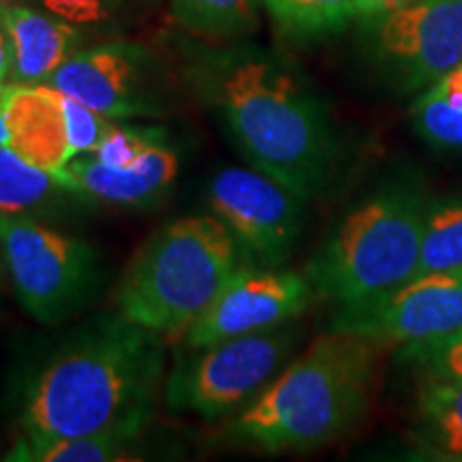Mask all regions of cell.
<instances>
[{
	"label": "cell",
	"mask_w": 462,
	"mask_h": 462,
	"mask_svg": "<svg viewBox=\"0 0 462 462\" xmlns=\"http://www.w3.org/2000/svg\"><path fill=\"white\" fill-rule=\"evenodd\" d=\"M193 79L248 165L304 201L328 189L338 167L337 131L319 97L285 60L234 45L201 56Z\"/></svg>",
	"instance_id": "1"
},
{
	"label": "cell",
	"mask_w": 462,
	"mask_h": 462,
	"mask_svg": "<svg viewBox=\"0 0 462 462\" xmlns=\"http://www.w3.org/2000/svg\"><path fill=\"white\" fill-rule=\"evenodd\" d=\"M165 383L163 337L101 315L48 357L26 390L22 437L120 432L140 439Z\"/></svg>",
	"instance_id": "2"
},
{
	"label": "cell",
	"mask_w": 462,
	"mask_h": 462,
	"mask_svg": "<svg viewBox=\"0 0 462 462\" xmlns=\"http://www.w3.org/2000/svg\"><path fill=\"white\" fill-rule=\"evenodd\" d=\"M381 346L330 330L265 385L229 421L236 446L262 452H306L337 441L371 407Z\"/></svg>",
	"instance_id": "3"
},
{
	"label": "cell",
	"mask_w": 462,
	"mask_h": 462,
	"mask_svg": "<svg viewBox=\"0 0 462 462\" xmlns=\"http://www.w3.org/2000/svg\"><path fill=\"white\" fill-rule=\"evenodd\" d=\"M238 268V240L215 215L176 218L133 255L116 306L159 337H184Z\"/></svg>",
	"instance_id": "4"
},
{
	"label": "cell",
	"mask_w": 462,
	"mask_h": 462,
	"mask_svg": "<svg viewBox=\"0 0 462 462\" xmlns=\"http://www.w3.org/2000/svg\"><path fill=\"white\" fill-rule=\"evenodd\" d=\"M426 210L424 195L407 184L381 189L354 208L306 265L317 300L343 309L418 276Z\"/></svg>",
	"instance_id": "5"
},
{
	"label": "cell",
	"mask_w": 462,
	"mask_h": 462,
	"mask_svg": "<svg viewBox=\"0 0 462 462\" xmlns=\"http://www.w3.org/2000/svg\"><path fill=\"white\" fill-rule=\"evenodd\" d=\"M0 257L22 309L43 326L82 313L101 285L95 248L31 215H0Z\"/></svg>",
	"instance_id": "6"
},
{
	"label": "cell",
	"mask_w": 462,
	"mask_h": 462,
	"mask_svg": "<svg viewBox=\"0 0 462 462\" xmlns=\"http://www.w3.org/2000/svg\"><path fill=\"white\" fill-rule=\"evenodd\" d=\"M296 346V330L282 326L198 346L165 377L167 407L218 420L240 411L279 374Z\"/></svg>",
	"instance_id": "7"
},
{
	"label": "cell",
	"mask_w": 462,
	"mask_h": 462,
	"mask_svg": "<svg viewBox=\"0 0 462 462\" xmlns=\"http://www.w3.org/2000/svg\"><path fill=\"white\" fill-rule=\"evenodd\" d=\"M330 330L404 351L462 334V268L413 276L394 291L337 309Z\"/></svg>",
	"instance_id": "8"
},
{
	"label": "cell",
	"mask_w": 462,
	"mask_h": 462,
	"mask_svg": "<svg viewBox=\"0 0 462 462\" xmlns=\"http://www.w3.org/2000/svg\"><path fill=\"white\" fill-rule=\"evenodd\" d=\"M208 201L242 251L268 268L285 263L302 234L304 199L255 167L217 171L208 184Z\"/></svg>",
	"instance_id": "9"
},
{
	"label": "cell",
	"mask_w": 462,
	"mask_h": 462,
	"mask_svg": "<svg viewBox=\"0 0 462 462\" xmlns=\"http://www.w3.org/2000/svg\"><path fill=\"white\" fill-rule=\"evenodd\" d=\"M373 22L379 60L402 90L424 92L462 65V0H411Z\"/></svg>",
	"instance_id": "10"
},
{
	"label": "cell",
	"mask_w": 462,
	"mask_h": 462,
	"mask_svg": "<svg viewBox=\"0 0 462 462\" xmlns=\"http://www.w3.org/2000/svg\"><path fill=\"white\" fill-rule=\"evenodd\" d=\"M48 86L118 123L163 114V92L154 60L148 50L135 43L78 50L51 75Z\"/></svg>",
	"instance_id": "11"
},
{
	"label": "cell",
	"mask_w": 462,
	"mask_h": 462,
	"mask_svg": "<svg viewBox=\"0 0 462 462\" xmlns=\"http://www.w3.org/2000/svg\"><path fill=\"white\" fill-rule=\"evenodd\" d=\"M114 123L48 84H7L9 148L45 171L90 152Z\"/></svg>",
	"instance_id": "12"
},
{
	"label": "cell",
	"mask_w": 462,
	"mask_h": 462,
	"mask_svg": "<svg viewBox=\"0 0 462 462\" xmlns=\"http://www.w3.org/2000/svg\"><path fill=\"white\" fill-rule=\"evenodd\" d=\"M317 300L304 273L281 268H240L184 334L190 349L296 319Z\"/></svg>",
	"instance_id": "13"
},
{
	"label": "cell",
	"mask_w": 462,
	"mask_h": 462,
	"mask_svg": "<svg viewBox=\"0 0 462 462\" xmlns=\"http://www.w3.org/2000/svg\"><path fill=\"white\" fill-rule=\"evenodd\" d=\"M178 170L180 161L176 150L159 142L126 170H114L84 152L54 176L78 198L116 208H148L170 193Z\"/></svg>",
	"instance_id": "14"
},
{
	"label": "cell",
	"mask_w": 462,
	"mask_h": 462,
	"mask_svg": "<svg viewBox=\"0 0 462 462\" xmlns=\"http://www.w3.org/2000/svg\"><path fill=\"white\" fill-rule=\"evenodd\" d=\"M0 28L14 54V84H48L82 43L78 26L31 5H0Z\"/></svg>",
	"instance_id": "15"
},
{
	"label": "cell",
	"mask_w": 462,
	"mask_h": 462,
	"mask_svg": "<svg viewBox=\"0 0 462 462\" xmlns=\"http://www.w3.org/2000/svg\"><path fill=\"white\" fill-rule=\"evenodd\" d=\"M415 435L432 458L462 462V377L430 373L421 383Z\"/></svg>",
	"instance_id": "16"
},
{
	"label": "cell",
	"mask_w": 462,
	"mask_h": 462,
	"mask_svg": "<svg viewBox=\"0 0 462 462\" xmlns=\"http://www.w3.org/2000/svg\"><path fill=\"white\" fill-rule=\"evenodd\" d=\"M137 439L120 432H97L82 437H20L11 448L7 460L17 462H120L137 460L133 443Z\"/></svg>",
	"instance_id": "17"
},
{
	"label": "cell",
	"mask_w": 462,
	"mask_h": 462,
	"mask_svg": "<svg viewBox=\"0 0 462 462\" xmlns=\"http://www.w3.org/2000/svg\"><path fill=\"white\" fill-rule=\"evenodd\" d=\"M265 0H171V14L189 32L236 42L257 28Z\"/></svg>",
	"instance_id": "18"
},
{
	"label": "cell",
	"mask_w": 462,
	"mask_h": 462,
	"mask_svg": "<svg viewBox=\"0 0 462 462\" xmlns=\"http://www.w3.org/2000/svg\"><path fill=\"white\" fill-rule=\"evenodd\" d=\"M69 190L51 171L28 163L15 150L0 146V215H31Z\"/></svg>",
	"instance_id": "19"
},
{
	"label": "cell",
	"mask_w": 462,
	"mask_h": 462,
	"mask_svg": "<svg viewBox=\"0 0 462 462\" xmlns=\"http://www.w3.org/2000/svg\"><path fill=\"white\" fill-rule=\"evenodd\" d=\"M454 268H462V198L429 204L418 274Z\"/></svg>",
	"instance_id": "20"
},
{
	"label": "cell",
	"mask_w": 462,
	"mask_h": 462,
	"mask_svg": "<svg viewBox=\"0 0 462 462\" xmlns=\"http://www.w3.org/2000/svg\"><path fill=\"white\" fill-rule=\"evenodd\" d=\"M282 31L298 37L337 32L357 17V0H265Z\"/></svg>",
	"instance_id": "21"
},
{
	"label": "cell",
	"mask_w": 462,
	"mask_h": 462,
	"mask_svg": "<svg viewBox=\"0 0 462 462\" xmlns=\"http://www.w3.org/2000/svg\"><path fill=\"white\" fill-rule=\"evenodd\" d=\"M411 120L418 135L430 146L462 150V103L424 90L413 103Z\"/></svg>",
	"instance_id": "22"
},
{
	"label": "cell",
	"mask_w": 462,
	"mask_h": 462,
	"mask_svg": "<svg viewBox=\"0 0 462 462\" xmlns=\"http://www.w3.org/2000/svg\"><path fill=\"white\" fill-rule=\"evenodd\" d=\"M159 142H165V133L159 126H131L116 120L97 146L86 154L114 170H126Z\"/></svg>",
	"instance_id": "23"
},
{
	"label": "cell",
	"mask_w": 462,
	"mask_h": 462,
	"mask_svg": "<svg viewBox=\"0 0 462 462\" xmlns=\"http://www.w3.org/2000/svg\"><path fill=\"white\" fill-rule=\"evenodd\" d=\"M120 3L123 0H42L45 11L78 28L97 26L112 20Z\"/></svg>",
	"instance_id": "24"
},
{
	"label": "cell",
	"mask_w": 462,
	"mask_h": 462,
	"mask_svg": "<svg viewBox=\"0 0 462 462\" xmlns=\"http://www.w3.org/2000/svg\"><path fill=\"white\" fill-rule=\"evenodd\" d=\"M409 354L424 362L432 374L462 377V349L446 345H432L420 346V349H409Z\"/></svg>",
	"instance_id": "25"
},
{
	"label": "cell",
	"mask_w": 462,
	"mask_h": 462,
	"mask_svg": "<svg viewBox=\"0 0 462 462\" xmlns=\"http://www.w3.org/2000/svg\"><path fill=\"white\" fill-rule=\"evenodd\" d=\"M411 0H357V17L364 20H377V17L390 14L398 7H404Z\"/></svg>",
	"instance_id": "26"
},
{
	"label": "cell",
	"mask_w": 462,
	"mask_h": 462,
	"mask_svg": "<svg viewBox=\"0 0 462 462\" xmlns=\"http://www.w3.org/2000/svg\"><path fill=\"white\" fill-rule=\"evenodd\" d=\"M11 67H14V54H11V43L0 28V84H7L11 78Z\"/></svg>",
	"instance_id": "27"
},
{
	"label": "cell",
	"mask_w": 462,
	"mask_h": 462,
	"mask_svg": "<svg viewBox=\"0 0 462 462\" xmlns=\"http://www.w3.org/2000/svg\"><path fill=\"white\" fill-rule=\"evenodd\" d=\"M0 146H9V126H7V84H0Z\"/></svg>",
	"instance_id": "28"
},
{
	"label": "cell",
	"mask_w": 462,
	"mask_h": 462,
	"mask_svg": "<svg viewBox=\"0 0 462 462\" xmlns=\"http://www.w3.org/2000/svg\"><path fill=\"white\" fill-rule=\"evenodd\" d=\"M437 345H446V346H456V349H462V334H460V337H456V338L446 340V343H437ZM429 346H432V345H429ZM418 349H420V346H418Z\"/></svg>",
	"instance_id": "29"
},
{
	"label": "cell",
	"mask_w": 462,
	"mask_h": 462,
	"mask_svg": "<svg viewBox=\"0 0 462 462\" xmlns=\"http://www.w3.org/2000/svg\"><path fill=\"white\" fill-rule=\"evenodd\" d=\"M37 0H0V5H32ZM42 3V0H39Z\"/></svg>",
	"instance_id": "30"
}]
</instances>
